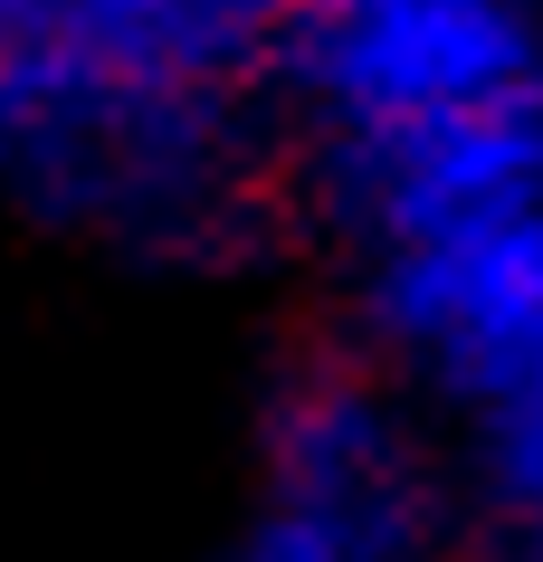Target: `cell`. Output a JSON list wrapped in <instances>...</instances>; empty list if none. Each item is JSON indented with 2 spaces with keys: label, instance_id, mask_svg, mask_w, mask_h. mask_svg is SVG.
Wrapping results in <instances>:
<instances>
[{
  "label": "cell",
  "instance_id": "cell-1",
  "mask_svg": "<svg viewBox=\"0 0 543 562\" xmlns=\"http://www.w3.org/2000/svg\"><path fill=\"white\" fill-rule=\"evenodd\" d=\"M0 181L48 229L144 267H229L258 238L248 87L144 77L58 30H0Z\"/></svg>",
  "mask_w": 543,
  "mask_h": 562
},
{
  "label": "cell",
  "instance_id": "cell-2",
  "mask_svg": "<svg viewBox=\"0 0 543 562\" xmlns=\"http://www.w3.org/2000/svg\"><path fill=\"white\" fill-rule=\"evenodd\" d=\"M449 543V486L410 439L400 391L372 362L315 353L258 411V515L248 562H400Z\"/></svg>",
  "mask_w": 543,
  "mask_h": 562
},
{
  "label": "cell",
  "instance_id": "cell-3",
  "mask_svg": "<svg viewBox=\"0 0 543 562\" xmlns=\"http://www.w3.org/2000/svg\"><path fill=\"white\" fill-rule=\"evenodd\" d=\"M305 201L362 258L392 238L467 229V220L543 201V67L496 95H467V105L325 124V144L305 153Z\"/></svg>",
  "mask_w": 543,
  "mask_h": 562
},
{
  "label": "cell",
  "instance_id": "cell-4",
  "mask_svg": "<svg viewBox=\"0 0 543 562\" xmlns=\"http://www.w3.org/2000/svg\"><path fill=\"white\" fill-rule=\"evenodd\" d=\"M543 67L534 0H286L268 77L315 124L467 105Z\"/></svg>",
  "mask_w": 543,
  "mask_h": 562
},
{
  "label": "cell",
  "instance_id": "cell-5",
  "mask_svg": "<svg viewBox=\"0 0 543 562\" xmlns=\"http://www.w3.org/2000/svg\"><path fill=\"white\" fill-rule=\"evenodd\" d=\"M362 334L457 419L543 353V201L362 258Z\"/></svg>",
  "mask_w": 543,
  "mask_h": 562
},
{
  "label": "cell",
  "instance_id": "cell-6",
  "mask_svg": "<svg viewBox=\"0 0 543 562\" xmlns=\"http://www.w3.org/2000/svg\"><path fill=\"white\" fill-rule=\"evenodd\" d=\"M286 0H48L38 30L77 38L144 77H191V87H258L276 48Z\"/></svg>",
  "mask_w": 543,
  "mask_h": 562
},
{
  "label": "cell",
  "instance_id": "cell-7",
  "mask_svg": "<svg viewBox=\"0 0 543 562\" xmlns=\"http://www.w3.org/2000/svg\"><path fill=\"white\" fill-rule=\"evenodd\" d=\"M467 496L496 515V533L543 515V353H524L467 411Z\"/></svg>",
  "mask_w": 543,
  "mask_h": 562
},
{
  "label": "cell",
  "instance_id": "cell-8",
  "mask_svg": "<svg viewBox=\"0 0 543 562\" xmlns=\"http://www.w3.org/2000/svg\"><path fill=\"white\" fill-rule=\"evenodd\" d=\"M48 20V0H0V30H38Z\"/></svg>",
  "mask_w": 543,
  "mask_h": 562
},
{
  "label": "cell",
  "instance_id": "cell-9",
  "mask_svg": "<svg viewBox=\"0 0 543 562\" xmlns=\"http://www.w3.org/2000/svg\"><path fill=\"white\" fill-rule=\"evenodd\" d=\"M506 543H514V553H543V515H534V525H514Z\"/></svg>",
  "mask_w": 543,
  "mask_h": 562
}]
</instances>
